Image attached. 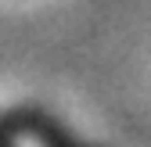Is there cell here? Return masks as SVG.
<instances>
[{
    "mask_svg": "<svg viewBox=\"0 0 151 147\" xmlns=\"http://www.w3.org/2000/svg\"><path fill=\"white\" fill-rule=\"evenodd\" d=\"M7 115L14 122L18 136H29L36 147H93V143H83L79 136H72L58 118L43 115L40 108H14Z\"/></svg>",
    "mask_w": 151,
    "mask_h": 147,
    "instance_id": "6da1fadb",
    "label": "cell"
},
{
    "mask_svg": "<svg viewBox=\"0 0 151 147\" xmlns=\"http://www.w3.org/2000/svg\"><path fill=\"white\" fill-rule=\"evenodd\" d=\"M14 140H18V129L11 115H0V147H14Z\"/></svg>",
    "mask_w": 151,
    "mask_h": 147,
    "instance_id": "7a4b0ae2",
    "label": "cell"
}]
</instances>
